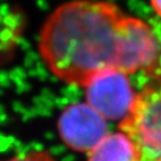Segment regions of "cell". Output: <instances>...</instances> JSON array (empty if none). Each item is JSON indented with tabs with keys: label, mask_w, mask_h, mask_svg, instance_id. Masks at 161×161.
Here are the masks:
<instances>
[{
	"label": "cell",
	"mask_w": 161,
	"mask_h": 161,
	"mask_svg": "<svg viewBox=\"0 0 161 161\" xmlns=\"http://www.w3.org/2000/svg\"><path fill=\"white\" fill-rule=\"evenodd\" d=\"M128 16L105 0H75L46 19L38 49L48 69L64 83L85 88L108 70L126 74Z\"/></svg>",
	"instance_id": "cell-1"
},
{
	"label": "cell",
	"mask_w": 161,
	"mask_h": 161,
	"mask_svg": "<svg viewBox=\"0 0 161 161\" xmlns=\"http://www.w3.org/2000/svg\"><path fill=\"white\" fill-rule=\"evenodd\" d=\"M119 128L134 142L142 161H161V80L138 93Z\"/></svg>",
	"instance_id": "cell-2"
},
{
	"label": "cell",
	"mask_w": 161,
	"mask_h": 161,
	"mask_svg": "<svg viewBox=\"0 0 161 161\" xmlns=\"http://www.w3.org/2000/svg\"><path fill=\"white\" fill-rule=\"evenodd\" d=\"M128 76L119 70H108L96 76L85 87L86 103L105 120L123 121L138 95Z\"/></svg>",
	"instance_id": "cell-3"
},
{
	"label": "cell",
	"mask_w": 161,
	"mask_h": 161,
	"mask_svg": "<svg viewBox=\"0 0 161 161\" xmlns=\"http://www.w3.org/2000/svg\"><path fill=\"white\" fill-rule=\"evenodd\" d=\"M63 142L76 152L88 153L108 134L106 120L87 103L69 105L57 123Z\"/></svg>",
	"instance_id": "cell-4"
},
{
	"label": "cell",
	"mask_w": 161,
	"mask_h": 161,
	"mask_svg": "<svg viewBox=\"0 0 161 161\" xmlns=\"http://www.w3.org/2000/svg\"><path fill=\"white\" fill-rule=\"evenodd\" d=\"M87 161H142L134 142L123 132L108 133L87 153Z\"/></svg>",
	"instance_id": "cell-5"
},
{
	"label": "cell",
	"mask_w": 161,
	"mask_h": 161,
	"mask_svg": "<svg viewBox=\"0 0 161 161\" xmlns=\"http://www.w3.org/2000/svg\"><path fill=\"white\" fill-rule=\"evenodd\" d=\"M0 161H56L52 154L46 150H34L23 156H16L10 159Z\"/></svg>",
	"instance_id": "cell-6"
},
{
	"label": "cell",
	"mask_w": 161,
	"mask_h": 161,
	"mask_svg": "<svg viewBox=\"0 0 161 161\" xmlns=\"http://www.w3.org/2000/svg\"><path fill=\"white\" fill-rule=\"evenodd\" d=\"M150 3L157 15L161 17V0H150Z\"/></svg>",
	"instance_id": "cell-7"
}]
</instances>
